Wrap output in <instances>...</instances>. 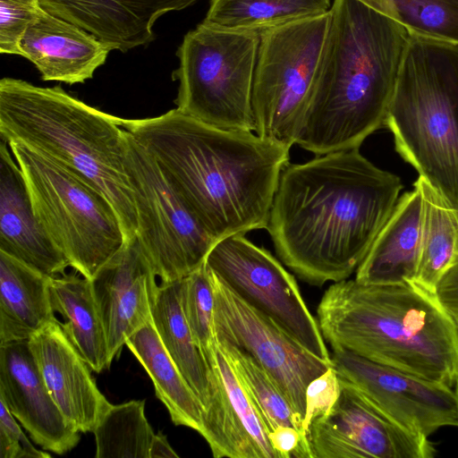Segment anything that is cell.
Here are the masks:
<instances>
[{"mask_svg": "<svg viewBox=\"0 0 458 458\" xmlns=\"http://www.w3.org/2000/svg\"><path fill=\"white\" fill-rule=\"evenodd\" d=\"M401 179L360 148L316 156L283 169L267 230L282 261L321 286L357 270L389 218Z\"/></svg>", "mask_w": 458, "mask_h": 458, "instance_id": "obj_1", "label": "cell"}, {"mask_svg": "<svg viewBox=\"0 0 458 458\" xmlns=\"http://www.w3.org/2000/svg\"><path fill=\"white\" fill-rule=\"evenodd\" d=\"M119 123L154 157L214 240L267 228L291 148L208 124L177 108Z\"/></svg>", "mask_w": 458, "mask_h": 458, "instance_id": "obj_2", "label": "cell"}, {"mask_svg": "<svg viewBox=\"0 0 458 458\" xmlns=\"http://www.w3.org/2000/svg\"><path fill=\"white\" fill-rule=\"evenodd\" d=\"M296 140L316 156L360 148L384 126L411 33L359 0H334Z\"/></svg>", "mask_w": 458, "mask_h": 458, "instance_id": "obj_3", "label": "cell"}, {"mask_svg": "<svg viewBox=\"0 0 458 458\" xmlns=\"http://www.w3.org/2000/svg\"><path fill=\"white\" fill-rule=\"evenodd\" d=\"M332 349H344L423 380L453 387L458 378V332L431 293L413 281L331 284L317 308Z\"/></svg>", "mask_w": 458, "mask_h": 458, "instance_id": "obj_4", "label": "cell"}, {"mask_svg": "<svg viewBox=\"0 0 458 458\" xmlns=\"http://www.w3.org/2000/svg\"><path fill=\"white\" fill-rule=\"evenodd\" d=\"M0 137L17 142L77 173L113 206L125 242L138 221L125 170V130L119 117L92 107L62 87L23 80L0 81Z\"/></svg>", "mask_w": 458, "mask_h": 458, "instance_id": "obj_5", "label": "cell"}, {"mask_svg": "<svg viewBox=\"0 0 458 458\" xmlns=\"http://www.w3.org/2000/svg\"><path fill=\"white\" fill-rule=\"evenodd\" d=\"M384 126L458 213V45L411 34Z\"/></svg>", "mask_w": 458, "mask_h": 458, "instance_id": "obj_6", "label": "cell"}, {"mask_svg": "<svg viewBox=\"0 0 458 458\" xmlns=\"http://www.w3.org/2000/svg\"><path fill=\"white\" fill-rule=\"evenodd\" d=\"M35 214L70 267L91 279L126 243L108 199L86 179L17 142H7Z\"/></svg>", "mask_w": 458, "mask_h": 458, "instance_id": "obj_7", "label": "cell"}, {"mask_svg": "<svg viewBox=\"0 0 458 458\" xmlns=\"http://www.w3.org/2000/svg\"><path fill=\"white\" fill-rule=\"evenodd\" d=\"M259 35L205 22L189 31L178 47L176 108L208 124L255 131L251 105Z\"/></svg>", "mask_w": 458, "mask_h": 458, "instance_id": "obj_8", "label": "cell"}, {"mask_svg": "<svg viewBox=\"0 0 458 458\" xmlns=\"http://www.w3.org/2000/svg\"><path fill=\"white\" fill-rule=\"evenodd\" d=\"M330 10L260 30L251 105L255 132L292 148L302 129Z\"/></svg>", "mask_w": 458, "mask_h": 458, "instance_id": "obj_9", "label": "cell"}, {"mask_svg": "<svg viewBox=\"0 0 458 458\" xmlns=\"http://www.w3.org/2000/svg\"><path fill=\"white\" fill-rule=\"evenodd\" d=\"M125 170L140 245L161 283L181 280L216 242L174 190L154 157L125 130Z\"/></svg>", "mask_w": 458, "mask_h": 458, "instance_id": "obj_10", "label": "cell"}, {"mask_svg": "<svg viewBox=\"0 0 458 458\" xmlns=\"http://www.w3.org/2000/svg\"><path fill=\"white\" fill-rule=\"evenodd\" d=\"M207 268L237 296L271 318L307 351L333 364L318 320L310 312L294 277L267 250L244 234L217 241Z\"/></svg>", "mask_w": 458, "mask_h": 458, "instance_id": "obj_11", "label": "cell"}, {"mask_svg": "<svg viewBox=\"0 0 458 458\" xmlns=\"http://www.w3.org/2000/svg\"><path fill=\"white\" fill-rule=\"evenodd\" d=\"M208 272L214 291L216 339L231 344L254 360L303 420L308 385L334 365L307 351Z\"/></svg>", "mask_w": 458, "mask_h": 458, "instance_id": "obj_12", "label": "cell"}, {"mask_svg": "<svg viewBox=\"0 0 458 458\" xmlns=\"http://www.w3.org/2000/svg\"><path fill=\"white\" fill-rule=\"evenodd\" d=\"M339 376V375H338ZM340 394L308 431L312 458H432L428 437L400 426L349 380L339 376Z\"/></svg>", "mask_w": 458, "mask_h": 458, "instance_id": "obj_13", "label": "cell"}, {"mask_svg": "<svg viewBox=\"0 0 458 458\" xmlns=\"http://www.w3.org/2000/svg\"><path fill=\"white\" fill-rule=\"evenodd\" d=\"M331 358L339 376L409 431L428 437L442 427H458V397L452 387L344 349H333Z\"/></svg>", "mask_w": 458, "mask_h": 458, "instance_id": "obj_14", "label": "cell"}, {"mask_svg": "<svg viewBox=\"0 0 458 458\" xmlns=\"http://www.w3.org/2000/svg\"><path fill=\"white\" fill-rule=\"evenodd\" d=\"M157 275L137 238L123 247L90 279L106 335L109 359L152 320Z\"/></svg>", "mask_w": 458, "mask_h": 458, "instance_id": "obj_15", "label": "cell"}, {"mask_svg": "<svg viewBox=\"0 0 458 458\" xmlns=\"http://www.w3.org/2000/svg\"><path fill=\"white\" fill-rule=\"evenodd\" d=\"M0 399L44 450L64 454L80 441L49 394L28 340L0 344Z\"/></svg>", "mask_w": 458, "mask_h": 458, "instance_id": "obj_16", "label": "cell"}, {"mask_svg": "<svg viewBox=\"0 0 458 458\" xmlns=\"http://www.w3.org/2000/svg\"><path fill=\"white\" fill-rule=\"evenodd\" d=\"M28 343L63 415L79 432H92L110 403L98 390L90 367L67 337L60 321L55 318Z\"/></svg>", "mask_w": 458, "mask_h": 458, "instance_id": "obj_17", "label": "cell"}, {"mask_svg": "<svg viewBox=\"0 0 458 458\" xmlns=\"http://www.w3.org/2000/svg\"><path fill=\"white\" fill-rule=\"evenodd\" d=\"M7 141L0 143V251L48 276L70 267L38 219L22 172Z\"/></svg>", "mask_w": 458, "mask_h": 458, "instance_id": "obj_18", "label": "cell"}, {"mask_svg": "<svg viewBox=\"0 0 458 458\" xmlns=\"http://www.w3.org/2000/svg\"><path fill=\"white\" fill-rule=\"evenodd\" d=\"M44 10L84 30L110 51L126 52L150 43L163 14L199 0H38Z\"/></svg>", "mask_w": 458, "mask_h": 458, "instance_id": "obj_19", "label": "cell"}, {"mask_svg": "<svg viewBox=\"0 0 458 458\" xmlns=\"http://www.w3.org/2000/svg\"><path fill=\"white\" fill-rule=\"evenodd\" d=\"M45 81L83 83L103 65L110 50L84 30L42 8L21 42Z\"/></svg>", "mask_w": 458, "mask_h": 458, "instance_id": "obj_20", "label": "cell"}, {"mask_svg": "<svg viewBox=\"0 0 458 458\" xmlns=\"http://www.w3.org/2000/svg\"><path fill=\"white\" fill-rule=\"evenodd\" d=\"M422 234V199L418 188L404 192L356 270L365 284L415 279Z\"/></svg>", "mask_w": 458, "mask_h": 458, "instance_id": "obj_21", "label": "cell"}, {"mask_svg": "<svg viewBox=\"0 0 458 458\" xmlns=\"http://www.w3.org/2000/svg\"><path fill=\"white\" fill-rule=\"evenodd\" d=\"M51 277L0 251V344L29 340L55 318Z\"/></svg>", "mask_w": 458, "mask_h": 458, "instance_id": "obj_22", "label": "cell"}, {"mask_svg": "<svg viewBox=\"0 0 458 458\" xmlns=\"http://www.w3.org/2000/svg\"><path fill=\"white\" fill-rule=\"evenodd\" d=\"M50 301L64 319L60 322L64 333L91 370L100 373L109 368L106 335L90 280L65 273L52 276Z\"/></svg>", "mask_w": 458, "mask_h": 458, "instance_id": "obj_23", "label": "cell"}, {"mask_svg": "<svg viewBox=\"0 0 458 458\" xmlns=\"http://www.w3.org/2000/svg\"><path fill=\"white\" fill-rule=\"evenodd\" d=\"M125 345L146 369L174 424L200 434L203 407L167 353L152 320L129 337Z\"/></svg>", "mask_w": 458, "mask_h": 458, "instance_id": "obj_24", "label": "cell"}, {"mask_svg": "<svg viewBox=\"0 0 458 458\" xmlns=\"http://www.w3.org/2000/svg\"><path fill=\"white\" fill-rule=\"evenodd\" d=\"M151 316L164 347L204 411L210 395V369L195 344L184 317L181 304V280L158 285Z\"/></svg>", "mask_w": 458, "mask_h": 458, "instance_id": "obj_25", "label": "cell"}, {"mask_svg": "<svg viewBox=\"0 0 458 458\" xmlns=\"http://www.w3.org/2000/svg\"><path fill=\"white\" fill-rule=\"evenodd\" d=\"M414 186L422 199V234L414 282L434 293L444 274L458 261V213L422 176Z\"/></svg>", "mask_w": 458, "mask_h": 458, "instance_id": "obj_26", "label": "cell"}, {"mask_svg": "<svg viewBox=\"0 0 458 458\" xmlns=\"http://www.w3.org/2000/svg\"><path fill=\"white\" fill-rule=\"evenodd\" d=\"M330 0H209L203 22L231 30H260L330 10Z\"/></svg>", "mask_w": 458, "mask_h": 458, "instance_id": "obj_27", "label": "cell"}, {"mask_svg": "<svg viewBox=\"0 0 458 458\" xmlns=\"http://www.w3.org/2000/svg\"><path fill=\"white\" fill-rule=\"evenodd\" d=\"M96 458H149L156 433L145 416V401L106 407L96 424Z\"/></svg>", "mask_w": 458, "mask_h": 458, "instance_id": "obj_28", "label": "cell"}, {"mask_svg": "<svg viewBox=\"0 0 458 458\" xmlns=\"http://www.w3.org/2000/svg\"><path fill=\"white\" fill-rule=\"evenodd\" d=\"M216 341L227 355L239 379L259 410L268 433L278 427L290 426L308 439L302 418L294 411L269 375L235 346L225 341Z\"/></svg>", "mask_w": 458, "mask_h": 458, "instance_id": "obj_29", "label": "cell"}, {"mask_svg": "<svg viewBox=\"0 0 458 458\" xmlns=\"http://www.w3.org/2000/svg\"><path fill=\"white\" fill-rule=\"evenodd\" d=\"M412 35L458 45V0H359Z\"/></svg>", "mask_w": 458, "mask_h": 458, "instance_id": "obj_30", "label": "cell"}, {"mask_svg": "<svg viewBox=\"0 0 458 458\" xmlns=\"http://www.w3.org/2000/svg\"><path fill=\"white\" fill-rule=\"evenodd\" d=\"M181 304L194 342L208 363L215 344L214 291L205 262L181 279Z\"/></svg>", "mask_w": 458, "mask_h": 458, "instance_id": "obj_31", "label": "cell"}, {"mask_svg": "<svg viewBox=\"0 0 458 458\" xmlns=\"http://www.w3.org/2000/svg\"><path fill=\"white\" fill-rule=\"evenodd\" d=\"M209 360L213 362L217 369L230 403L246 433L257 448L259 457L276 458L268 439V429L259 410L239 379L231 361L216 341V338Z\"/></svg>", "mask_w": 458, "mask_h": 458, "instance_id": "obj_32", "label": "cell"}, {"mask_svg": "<svg viewBox=\"0 0 458 458\" xmlns=\"http://www.w3.org/2000/svg\"><path fill=\"white\" fill-rule=\"evenodd\" d=\"M42 6L38 0H0V52L21 55V42L37 20Z\"/></svg>", "mask_w": 458, "mask_h": 458, "instance_id": "obj_33", "label": "cell"}, {"mask_svg": "<svg viewBox=\"0 0 458 458\" xmlns=\"http://www.w3.org/2000/svg\"><path fill=\"white\" fill-rule=\"evenodd\" d=\"M340 388L339 376L334 366L308 385L303 417V428L307 437L311 423L331 409L338 398Z\"/></svg>", "mask_w": 458, "mask_h": 458, "instance_id": "obj_34", "label": "cell"}, {"mask_svg": "<svg viewBox=\"0 0 458 458\" xmlns=\"http://www.w3.org/2000/svg\"><path fill=\"white\" fill-rule=\"evenodd\" d=\"M4 401L0 399V458H49L25 436Z\"/></svg>", "mask_w": 458, "mask_h": 458, "instance_id": "obj_35", "label": "cell"}, {"mask_svg": "<svg viewBox=\"0 0 458 458\" xmlns=\"http://www.w3.org/2000/svg\"><path fill=\"white\" fill-rule=\"evenodd\" d=\"M276 458H312L308 439L295 428L278 427L268 433Z\"/></svg>", "mask_w": 458, "mask_h": 458, "instance_id": "obj_36", "label": "cell"}, {"mask_svg": "<svg viewBox=\"0 0 458 458\" xmlns=\"http://www.w3.org/2000/svg\"><path fill=\"white\" fill-rule=\"evenodd\" d=\"M435 293L453 319L458 332V261L441 277Z\"/></svg>", "mask_w": 458, "mask_h": 458, "instance_id": "obj_37", "label": "cell"}, {"mask_svg": "<svg viewBox=\"0 0 458 458\" xmlns=\"http://www.w3.org/2000/svg\"><path fill=\"white\" fill-rule=\"evenodd\" d=\"M179 455L170 445L166 436L158 432L155 435L150 450L149 458H178Z\"/></svg>", "mask_w": 458, "mask_h": 458, "instance_id": "obj_38", "label": "cell"}, {"mask_svg": "<svg viewBox=\"0 0 458 458\" xmlns=\"http://www.w3.org/2000/svg\"><path fill=\"white\" fill-rule=\"evenodd\" d=\"M454 391H455L456 395L458 397V378H457L456 383H455V390Z\"/></svg>", "mask_w": 458, "mask_h": 458, "instance_id": "obj_39", "label": "cell"}]
</instances>
